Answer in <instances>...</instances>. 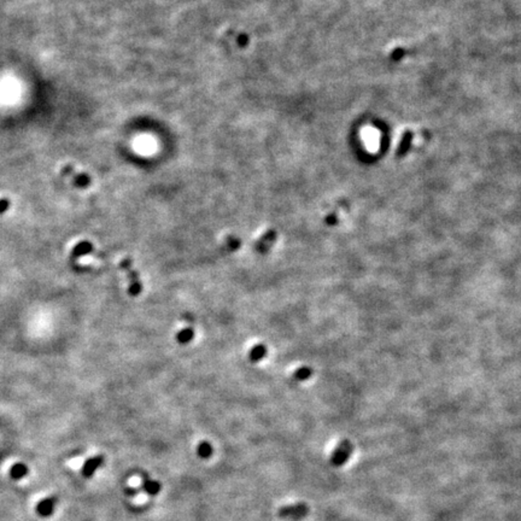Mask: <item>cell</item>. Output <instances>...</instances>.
Listing matches in <instances>:
<instances>
[{
    "label": "cell",
    "mask_w": 521,
    "mask_h": 521,
    "mask_svg": "<svg viewBox=\"0 0 521 521\" xmlns=\"http://www.w3.org/2000/svg\"><path fill=\"white\" fill-rule=\"evenodd\" d=\"M120 267L128 277V295L132 297H137L143 291V284H141L138 272L133 268L132 260L129 257L123 258L120 263Z\"/></svg>",
    "instance_id": "1"
},
{
    "label": "cell",
    "mask_w": 521,
    "mask_h": 521,
    "mask_svg": "<svg viewBox=\"0 0 521 521\" xmlns=\"http://www.w3.org/2000/svg\"><path fill=\"white\" fill-rule=\"evenodd\" d=\"M309 513V507L303 502L295 504H288V506L281 507L277 510V515L282 519H292V520H301L306 518Z\"/></svg>",
    "instance_id": "2"
},
{
    "label": "cell",
    "mask_w": 521,
    "mask_h": 521,
    "mask_svg": "<svg viewBox=\"0 0 521 521\" xmlns=\"http://www.w3.org/2000/svg\"><path fill=\"white\" fill-rule=\"evenodd\" d=\"M352 447L349 442H341L338 447L336 448V450L333 451L332 456H331L330 462L332 466L335 467H340L349 460L350 455H351Z\"/></svg>",
    "instance_id": "3"
},
{
    "label": "cell",
    "mask_w": 521,
    "mask_h": 521,
    "mask_svg": "<svg viewBox=\"0 0 521 521\" xmlns=\"http://www.w3.org/2000/svg\"><path fill=\"white\" fill-rule=\"evenodd\" d=\"M275 242H276V232L274 229H269L255 243L253 248L260 255H266L274 246Z\"/></svg>",
    "instance_id": "4"
},
{
    "label": "cell",
    "mask_w": 521,
    "mask_h": 521,
    "mask_svg": "<svg viewBox=\"0 0 521 521\" xmlns=\"http://www.w3.org/2000/svg\"><path fill=\"white\" fill-rule=\"evenodd\" d=\"M104 463V456L103 455H95L93 458L88 459L85 461L84 466H82V475L85 478H91L94 472L98 468H100L101 464Z\"/></svg>",
    "instance_id": "5"
},
{
    "label": "cell",
    "mask_w": 521,
    "mask_h": 521,
    "mask_svg": "<svg viewBox=\"0 0 521 521\" xmlns=\"http://www.w3.org/2000/svg\"><path fill=\"white\" fill-rule=\"evenodd\" d=\"M141 490L145 493H148L149 496H157L162 490L161 483L157 482V480L150 479V478H144L143 483H141Z\"/></svg>",
    "instance_id": "6"
},
{
    "label": "cell",
    "mask_w": 521,
    "mask_h": 521,
    "mask_svg": "<svg viewBox=\"0 0 521 521\" xmlns=\"http://www.w3.org/2000/svg\"><path fill=\"white\" fill-rule=\"evenodd\" d=\"M56 506V498L55 497H49V498L42 499L41 502H39V504L36 506V512L37 514L41 515V517H49L52 514L53 509Z\"/></svg>",
    "instance_id": "7"
},
{
    "label": "cell",
    "mask_w": 521,
    "mask_h": 521,
    "mask_svg": "<svg viewBox=\"0 0 521 521\" xmlns=\"http://www.w3.org/2000/svg\"><path fill=\"white\" fill-rule=\"evenodd\" d=\"M92 250H93V245L91 244L90 242L84 240V242H81L77 245H75V247L73 248L71 255H70L71 260H76V258H80V257H82V256L88 255V253L92 252Z\"/></svg>",
    "instance_id": "8"
},
{
    "label": "cell",
    "mask_w": 521,
    "mask_h": 521,
    "mask_svg": "<svg viewBox=\"0 0 521 521\" xmlns=\"http://www.w3.org/2000/svg\"><path fill=\"white\" fill-rule=\"evenodd\" d=\"M240 246H242V240H240L239 238L231 236L224 239L222 246H221V251H222L223 253H232L236 252L237 250H239Z\"/></svg>",
    "instance_id": "9"
},
{
    "label": "cell",
    "mask_w": 521,
    "mask_h": 521,
    "mask_svg": "<svg viewBox=\"0 0 521 521\" xmlns=\"http://www.w3.org/2000/svg\"><path fill=\"white\" fill-rule=\"evenodd\" d=\"M267 355V346L264 344H256L252 349L248 351V360L252 363L260 362L266 357Z\"/></svg>",
    "instance_id": "10"
},
{
    "label": "cell",
    "mask_w": 521,
    "mask_h": 521,
    "mask_svg": "<svg viewBox=\"0 0 521 521\" xmlns=\"http://www.w3.org/2000/svg\"><path fill=\"white\" fill-rule=\"evenodd\" d=\"M194 338V330L192 327H185L178 332L176 335V341H178L180 345H186V344L191 343Z\"/></svg>",
    "instance_id": "11"
},
{
    "label": "cell",
    "mask_w": 521,
    "mask_h": 521,
    "mask_svg": "<svg viewBox=\"0 0 521 521\" xmlns=\"http://www.w3.org/2000/svg\"><path fill=\"white\" fill-rule=\"evenodd\" d=\"M27 474H28V467H27L25 463H21V462L15 463L11 468H10V477L15 480L22 479Z\"/></svg>",
    "instance_id": "12"
},
{
    "label": "cell",
    "mask_w": 521,
    "mask_h": 521,
    "mask_svg": "<svg viewBox=\"0 0 521 521\" xmlns=\"http://www.w3.org/2000/svg\"><path fill=\"white\" fill-rule=\"evenodd\" d=\"M213 453H214L213 445H211L209 442H207V440L200 442L198 444V447H197V454H198L199 458L203 460L210 459L211 456H213Z\"/></svg>",
    "instance_id": "13"
},
{
    "label": "cell",
    "mask_w": 521,
    "mask_h": 521,
    "mask_svg": "<svg viewBox=\"0 0 521 521\" xmlns=\"http://www.w3.org/2000/svg\"><path fill=\"white\" fill-rule=\"evenodd\" d=\"M310 374H311L310 369L304 367V368H301V369L296 370L295 375L293 376H295L296 380H306V379H308L309 376H310Z\"/></svg>",
    "instance_id": "14"
},
{
    "label": "cell",
    "mask_w": 521,
    "mask_h": 521,
    "mask_svg": "<svg viewBox=\"0 0 521 521\" xmlns=\"http://www.w3.org/2000/svg\"><path fill=\"white\" fill-rule=\"evenodd\" d=\"M10 208V202L7 199H0V214H4Z\"/></svg>",
    "instance_id": "15"
},
{
    "label": "cell",
    "mask_w": 521,
    "mask_h": 521,
    "mask_svg": "<svg viewBox=\"0 0 521 521\" xmlns=\"http://www.w3.org/2000/svg\"><path fill=\"white\" fill-rule=\"evenodd\" d=\"M87 183H88V180H86V178H84V176L76 179V185H79V186H86Z\"/></svg>",
    "instance_id": "16"
},
{
    "label": "cell",
    "mask_w": 521,
    "mask_h": 521,
    "mask_svg": "<svg viewBox=\"0 0 521 521\" xmlns=\"http://www.w3.org/2000/svg\"><path fill=\"white\" fill-rule=\"evenodd\" d=\"M125 492H127V495H129V496H135L138 493V490H137V489L129 488V489H127V490H125Z\"/></svg>",
    "instance_id": "17"
}]
</instances>
